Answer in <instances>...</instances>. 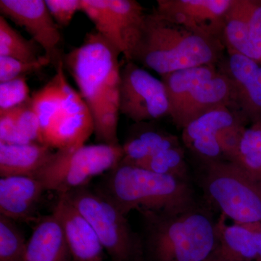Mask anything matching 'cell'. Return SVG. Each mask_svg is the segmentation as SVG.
I'll return each mask as SVG.
<instances>
[{"mask_svg": "<svg viewBox=\"0 0 261 261\" xmlns=\"http://www.w3.org/2000/svg\"><path fill=\"white\" fill-rule=\"evenodd\" d=\"M120 51L97 32L88 33L78 47L65 54L63 65L88 107L99 143L120 145L121 65Z\"/></svg>", "mask_w": 261, "mask_h": 261, "instance_id": "obj_1", "label": "cell"}, {"mask_svg": "<svg viewBox=\"0 0 261 261\" xmlns=\"http://www.w3.org/2000/svg\"><path fill=\"white\" fill-rule=\"evenodd\" d=\"M224 43L208 39L170 21L154 10L147 14L130 61L160 75L220 60Z\"/></svg>", "mask_w": 261, "mask_h": 261, "instance_id": "obj_2", "label": "cell"}, {"mask_svg": "<svg viewBox=\"0 0 261 261\" xmlns=\"http://www.w3.org/2000/svg\"><path fill=\"white\" fill-rule=\"evenodd\" d=\"M101 191L127 216L130 211L176 214L198 205L191 182L121 162Z\"/></svg>", "mask_w": 261, "mask_h": 261, "instance_id": "obj_3", "label": "cell"}, {"mask_svg": "<svg viewBox=\"0 0 261 261\" xmlns=\"http://www.w3.org/2000/svg\"><path fill=\"white\" fill-rule=\"evenodd\" d=\"M144 253L152 261H204L216 251L217 221L197 205L176 214L141 213Z\"/></svg>", "mask_w": 261, "mask_h": 261, "instance_id": "obj_4", "label": "cell"}, {"mask_svg": "<svg viewBox=\"0 0 261 261\" xmlns=\"http://www.w3.org/2000/svg\"><path fill=\"white\" fill-rule=\"evenodd\" d=\"M207 198L235 224L261 223V177L230 160L204 161L199 178Z\"/></svg>", "mask_w": 261, "mask_h": 261, "instance_id": "obj_5", "label": "cell"}, {"mask_svg": "<svg viewBox=\"0 0 261 261\" xmlns=\"http://www.w3.org/2000/svg\"><path fill=\"white\" fill-rule=\"evenodd\" d=\"M87 219L113 261H141L142 237L132 230L126 216L101 190L87 186L63 194Z\"/></svg>", "mask_w": 261, "mask_h": 261, "instance_id": "obj_6", "label": "cell"}, {"mask_svg": "<svg viewBox=\"0 0 261 261\" xmlns=\"http://www.w3.org/2000/svg\"><path fill=\"white\" fill-rule=\"evenodd\" d=\"M123 158L121 145L99 143L56 150L35 178L47 191L63 195L86 187L92 178L109 172Z\"/></svg>", "mask_w": 261, "mask_h": 261, "instance_id": "obj_7", "label": "cell"}, {"mask_svg": "<svg viewBox=\"0 0 261 261\" xmlns=\"http://www.w3.org/2000/svg\"><path fill=\"white\" fill-rule=\"evenodd\" d=\"M120 113L136 123L169 115V105L162 80L133 61L121 66Z\"/></svg>", "mask_w": 261, "mask_h": 261, "instance_id": "obj_8", "label": "cell"}, {"mask_svg": "<svg viewBox=\"0 0 261 261\" xmlns=\"http://www.w3.org/2000/svg\"><path fill=\"white\" fill-rule=\"evenodd\" d=\"M1 15L23 27L38 45L50 65L58 68L63 63V36L43 0H1Z\"/></svg>", "mask_w": 261, "mask_h": 261, "instance_id": "obj_9", "label": "cell"}, {"mask_svg": "<svg viewBox=\"0 0 261 261\" xmlns=\"http://www.w3.org/2000/svg\"><path fill=\"white\" fill-rule=\"evenodd\" d=\"M231 2L232 0H158L155 11L163 18L195 34L224 43L225 18Z\"/></svg>", "mask_w": 261, "mask_h": 261, "instance_id": "obj_10", "label": "cell"}, {"mask_svg": "<svg viewBox=\"0 0 261 261\" xmlns=\"http://www.w3.org/2000/svg\"><path fill=\"white\" fill-rule=\"evenodd\" d=\"M94 133V122L88 107L70 84L61 107L42 133V143L56 150L76 148Z\"/></svg>", "mask_w": 261, "mask_h": 261, "instance_id": "obj_11", "label": "cell"}, {"mask_svg": "<svg viewBox=\"0 0 261 261\" xmlns=\"http://www.w3.org/2000/svg\"><path fill=\"white\" fill-rule=\"evenodd\" d=\"M231 87L232 104L245 121L261 123V64L248 57L228 50L221 68Z\"/></svg>", "mask_w": 261, "mask_h": 261, "instance_id": "obj_12", "label": "cell"}, {"mask_svg": "<svg viewBox=\"0 0 261 261\" xmlns=\"http://www.w3.org/2000/svg\"><path fill=\"white\" fill-rule=\"evenodd\" d=\"M245 121L240 113H233L229 106H221L189 123L182 129V140L203 161H218L224 156L218 143L220 132Z\"/></svg>", "mask_w": 261, "mask_h": 261, "instance_id": "obj_13", "label": "cell"}, {"mask_svg": "<svg viewBox=\"0 0 261 261\" xmlns=\"http://www.w3.org/2000/svg\"><path fill=\"white\" fill-rule=\"evenodd\" d=\"M54 207L74 261H103L104 248L87 219L65 195H58Z\"/></svg>", "mask_w": 261, "mask_h": 261, "instance_id": "obj_14", "label": "cell"}, {"mask_svg": "<svg viewBox=\"0 0 261 261\" xmlns=\"http://www.w3.org/2000/svg\"><path fill=\"white\" fill-rule=\"evenodd\" d=\"M46 191L42 182L35 177H1L0 214L15 221H32Z\"/></svg>", "mask_w": 261, "mask_h": 261, "instance_id": "obj_15", "label": "cell"}, {"mask_svg": "<svg viewBox=\"0 0 261 261\" xmlns=\"http://www.w3.org/2000/svg\"><path fill=\"white\" fill-rule=\"evenodd\" d=\"M23 261H74L54 211L36 225L27 241Z\"/></svg>", "mask_w": 261, "mask_h": 261, "instance_id": "obj_16", "label": "cell"}, {"mask_svg": "<svg viewBox=\"0 0 261 261\" xmlns=\"http://www.w3.org/2000/svg\"><path fill=\"white\" fill-rule=\"evenodd\" d=\"M232 105L231 87L224 73L219 71L214 78L200 84L190 94L181 111L174 118L173 123L184 129L194 120L221 106Z\"/></svg>", "mask_w": 261, "mask_h": 261, "instance_id": "obj_17", "label": "cell"}, {"mask_svg": "<svg viewBox=\"0 0 261 261\" xmlns=\"http://www.w3.org/2000/svg\"><path fill=\"white\" fill-rule=\"evenodd\" d=\"M224 215L217 221L218 245L214 255L228 261H261V231L250 224L228 225Z\"/></svg>", "mask_w": 261, "mask_h": 261, "instance_id": "obj_18", "label": "cell"}, {"mask_svg": "<svg viewBox=\"0 0 261 261\" xmlns=\"http://www.w3.org/2000/svg\"><path fill=\"white\" fill-rule=\"evenodd\" d=\"M53 149L39 142L0 143V176L35 177L54 154Z\"/></svg>", "mask_w": 261, "mask_h": 261, "instance_id": "obj_19", "label": "cell"}, {"mask_svg": "<svg viewBox=\"0 0 261 261\" xmlns=\"http://www.w3.org/2000/svg\"><path fill=\"white\" fill-rule=\"evenodd\" d=\"M219 71L214 65H201L161 75L166 89L171 119L181 111L192 92L200 84L211 80Z\"/></svg>", "mask_w": 261, "mask_h": 261, "instance_id": "obj_20", "label": "cell"}, {"mask_svg": "<svg viewBox=\"0 0 261 261\" xmlns=\"http://www.w3.org/2000/svg\"><path fill=\"white\" fill-rule=\"evenodd\" d=\"M179 145L176 136L153 128H140L130 134L122 145L121 162L137 166L166 149Z\"/></svg>", "mask_w": 261, "mask_h": 261, "instance_id": "obj_21", "label": "cell"}, {"mask_svg": "<svg viewBox=\"0 0 261 261\" xmlns=\"http://www.w3.org/2000/svg\"><path fill=\"white\" fill-rule=\"evenodd\" d=\"M123 44L125 61H130L147 13L135 0H108Z\"/></svg>", "mask_w": 261, "mask_h": 261, "instance_id": "obj_22", "label": "cell"}, {"mask_svg": "<svg viewBox=\"0 0 261 261\" xmlns=\"http://www.w3.org/2000/svg\"><path fill=\"white\" fill-rule=\"evenodd\" d=\"M224 42L232 50L255 60L242 0H232L225 18Z\"/></svg>", "mask_w": 261, "mask_h": 261, "instance_id": "obj_23", "label": "cell"}, {"mask_svg": "<svg viewBox=\"0 0 261 261\" xmlns=\"http://www.w3.org/2000/svg\"><path fill=\"white\" fill-rule=\"evenodd\" d=\"M44 56L38 53L37 43L28 40L0 15V57L19 61L37 62Z\"/></svg>", "mask_w": 261, "mask_h": 261, "instance_id": "obj_24", "label": "cell"}, {"mask_svg": "<svg viewBox=\"0 0 261 261\" xmlns=\"http://www.w3.org/2000/svg\"><path fill=\"white\" fill-rule=\"evenodd\" d=\"M84 14L93 23L95 31L123 55V44L108 0H81Z\"/></svg>", "mask_w": 261, "mask_h": 261, "instance_id": "obj_25", "label": "cell"}, {"mask_svg": "<svg viewBox=\"0 0 261 261\" xmlns=\"http://www.w3.org/2000/svg\"><path fill=\"white\" fill-rule=\"evenodd\" d=\"M27 241L15 221L0 214V261H23Z\"/></svg>", "mask_w": 261, "mask_h": 261, "instance_id": "obj_26", "label": "cell"}, {"mask_svg": "<svg viewBox=\"0 0 261 261\" xmlns=\"http://www.w3.org/2000/svg\"><path fill=\"white\" fill-rule=\"evenodd\" d=\"M235 162L261 177V123L246 128Z\"/></svg>", "mask_w": 261, "mask_h": 261, "instance_id": "obj_27", "label": "cell"}, {"mask_svg": "<svg viewBox=\"0 0 261 261\" xmlns=\"http://www.w3.org/2000/svg\"><path fill=\"white\" fill-rule=\"evenodd\" d=\"M10 111L24 141L27 143L39 142L43 144L39 118L33 108L31 99L28 102L10 110Z\"/></svg>", "mask_w": 261, "mask_h": 261, "instance_id": "obj_28", "label": "cell"}, {"mask_svg": "<svg viewBox=\"0 0 261 261\" xmlns=\"http://www.w3.org/2000/svg\"><path fill=\"white\" fill-rule=\"evenodd\" d=\"M27 76L0 83V112L10 111L30 100Z\"/></svg>", "mask_w": 261, "mask_h": 261, "instance_id": "obj_29", "label": "cell"}, {"mask_svg": "<svg viewBox=\"0 0 261 261\" xmlns=\"http://www.w3.org/2000/svg\"><path fill=\"white\" fill-rule=\"evenodd\" d=\"M50 65L45 56L37 62L19 61L8 57H0V83L27 76L29 73L42 69Z\"/></svg>", "mask_w": 261, "mask_h": 261, "instance_id": "obj_30", "label": "cell"}, {"mask_svg": "<svg viewBox=\"0 0 261 261\" xmlns=\"http://www.w3.org/2000/svg\"><path fill=\"white\" fill-rule=\"evenodd\" d=\"M255 60L261 62V0H242Z\"/></svg>", "mask_w": 261, "mask_h": 261, "instance_id": "obj_31", "label": "cell"}, {"mask_svg": "<svg viewBox=\"0 0 261 261\" xmlns=\"http://www.w3.org/2000/svg\"><path fill=\"white\" fill-rule=\"evenodd\" d=\"M245 128L244 123H239L228 126L220 132L218 143L223 155L226 159L234 161L238 156L239 147Z\"/></svg>", "mask_w": 261, "mask_h": 261, "instance_id": "obj_32", "label": "cell"}, {"mask_svg": "<svg viewBox=\"0 0 261 261\" xmlns=\"http://www.w3.org/2000/svg\"><path fill=\"white\" fill-rule=\"evenodd\" d=\"M49 13L60 28L68 27L77 12L81 11V0H46Z\"/></svg>", "mask_w": 261, "mask_h": 261, "instance_id": "obj_33", "label": "cell"}, {"mask_svg": "<svg viewBox=\"0 0 261 261\" xmlns=\"http://www.w3.org/2000/svg\"><path fill=\"white\" fill-rule=\"evenodd\" d=\"M0 143L8 145L27 143L20 135L10 111L0 112Z\"/></svg>", "mask_w": 261, "mask_h": 261, "instance_id": "obj_34", "label": "cell"}, {"mask_svg": "<svg viewBox=\"0 0 261 261\" xmlns=\"http://www.w3.org/2000/svg\"><path fill=\"white\" fill-rule=\"evenodd\" d=\"M204 261H228L226 260H224V259L221 258V257L216 256V255L213 254L211 256L209 257L208 258L206 259Z\"/></svg>", "mask_w": 261, "mask_h": 261, "instance_id": "obj_35", "label": "cell"}, {"mask_svg": "<svg viewBox=\"0 0 261 261\" xmlns=\"http://www.w3.org/2000/svg\"><path fill=\"white\" fill-rule=\"evenodd\" d=\"M260 64H261V62H260Z\"/></svg>", "mask_w": 261, "mask_h": 261, "instance_id": "obj_36", "label": "cell"}]
</instances>
